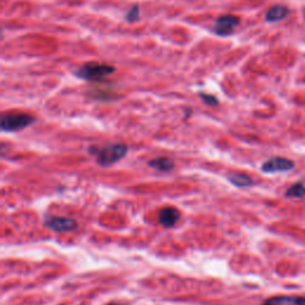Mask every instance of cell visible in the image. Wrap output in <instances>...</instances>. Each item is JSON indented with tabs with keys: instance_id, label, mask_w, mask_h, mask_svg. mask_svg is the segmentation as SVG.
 Returning a JSON list of instances; mask_svg holds the SVG:
<instances>
[{
	"instance_id": "cell-11",
	"label": "cell",
	"mask_w": 305,
	"mask_h": 305,
	"mask_svg": "<svg viewBox=\"0 0 305 305\" xmlns=\"http://www.w3.org/2000/svg\"><path fill=\"white\" fill-rule=\"evenodd\" d=\"M228 179L236 187H248L252 186L254 184L252 178L249 176H246V174L243 173H230L229 176H228Z\"/></svg>"
},
{
	"instance_id": "cell-9",
	"label": "cell",
	"mask_w": 305,
	"mask_h": 305,
	"mask_svg": "<svg viewBox=\"0 0 305 305\" xmlns=\"http://www.w3.org/2000/svg\"><path fill=\"white\" fill-rule=\"evenodd\" d=\"M148 166L156 170H160V172H168V170L173 169L174 161L169 157H155V159L149 161Z\"/></svg>"
},
{
	"instance_id": "cell-8",
	"label": "cell",
	"mask_w": 305,
	"mask_h": 305,
	"mask_svg": "<svg viewBox=\"0 0 305 305\" xmlns=\"http://www.w3.org/2000/svg\"><path fill=\"white\" fill-rule=\"evenodd\" d=\"M263 305H305V297L301 296H276L268 298Z\"/></svg>"
},
{
	"instance_id": "cell-1",
	"label": "cell",
	"mask_w": 305,
	"mask_h": 305,
	"mask_svg": "<svg viewBox=\"0 0 305 305\" xmlns=\"http://www.w3.org/2000/svg\"><path fill=\"white\" fill-rule=\"evenodd\" d=\"M90 152L97 156V162L103 167H109L116 163L117 161L122 160L128 153V147L122 143H116V145H110L103 148H97L92 147Z\"/></svg>"
},
{
	"instance_id": "cell-12",
	"label": "cell",
	"mask_w": 305,
	"mask_h": 305,
	"mask_svg": "<svg viewBox=\"0 0 305 305\" xmlns=\"http://www.w3.org/2000/svg\"><path fill=\"white\" fill-rule=\"evenodd\" d=\"M286 196L291 198H300L305 196V182H298L293 184L289 190L286 191Z\"/></svg>"
},
{
	"instance_id": "cell-4",
	"label": "cell",
	"mask_w": 305,
	"mask_h": 305,
	"mask_svg": "<svg viewBox=\"0 0 305 305\" xmlns=\"http://www.w3.org/2000/svg\"><path fill=\"white\" fill-rule=\"evenodd\" d=\"M45 224L49 229L53 231H58V233H69L76 229L78 224L74 220L67 219V217H60V216H49L46 217Z\"/></svg>"
},
{
	"instance_id": "cell-7",
	"label": "cell",
	"mask_w": 305,
	"mask_h": 305,
	"mask_svg": "<svg viewBox=\"0 0 305 305\" xmlns=\"http://www.w3.org/2000/svg\"><path fill=\"white\" fill-rule=\"evenodd\" d=\"M180 220V212L176 207H163L159 212V223L165 228H172Z\"/></svg>"
},
{
	"instance_id": "cell-10",
	"label": "cell",
	"mask_w": 305,
	"mask_h": 305,
	"mask_svg": "<svg viewBox=\"0 0 305 305\" xmlns=\"http://www.w3.org/2000/svg\"><path fill=\"white\" fill-rule=\"evenodd\" d=\"M289 15V9L283 5H276L273 8L268 10L266 13V21L267 22H279L284 19L285 17Z\"/></svg>"
},
{
	"instance_id": "cell-15",
	"label": "cell",
	"mask_w": 305,
	"mask_h": 305,
	"mask_svg": "<svg viewBox=\"0 0 305 305\" xmlns=\"http://www.w3.org/2000/svg\"><path fill=\"white\" fill-rule=\"evenodd\" d=\"M107 305H122V304H119V303H110V304H107Z\"/></svg>"
},
{
	"instance_id": "cell-5",
	"label": "cell",
	"mask_w": 305,
	"mask_h": 305,
	"mask_svg": "<svg viewBox=\"0 0 305 305\" xmlns=\"http://www.w3.org/2000/svg\"><path fill=\"white\" fill-rule=\"evenodd\" d=\"M239 24L240 19L236 16L224 15L217 18L216 23H214L213 31L219 36H229Z\"/></svg>"
},
{
	"instance_id": "cell-2",
	"label": "cell",
	"mask_w": 305,
	"mask_h": 305,
	"mask_svg": "<svg viewBox=\"0 0 305 305\" xmlns=\"http://www.w3.org/2000/svg\"><path fill=\"white\" fill-rule=\"evenodd\" d=\"M115 67L106 63L89 62L82 65L74 72L76 78L86 80V81H99L105 79L106 76L111 75L115 72Z\"/></svg>"
},
{
	"instance_id": "cell-3",
	"label": "cell",
	"mask_w": 305,
	"mask_h": 305,
	"mask_svg": "<svg viewBox=\"0 0 305 305\" xmlns=\"http://www.w3.org/2000/svg\"><path fill=\"white\" fill-rule=\"evenodd\" d=\"M35 122V118L28 113H8L4 115L0 122L3 132H17V130H22L26 126L31 125Z\"/></svg>"
},
{
	"instance_id": "cell-13",
	"label": "cell",
	"mask_w": 305,
	"mask_h": 305,
	"mask_svg": "<svg viewBox=\"0 0 305 305\" xmlns=\"http://www.w3.org/2000/svg\"><path fill=\"white\" fill-rule=\"evenodd\" d=\"M125 18H126V21H128L129 23L136 22L137 19L140 18V6L139 5L133 6V8L129 10V12L126 13Z\"/></svg>"
},
{
	"instance_id": "cell-6",
	"label": "cell",
	"mask_w": 305,
	"mask_h": 305,
	"mask_svg": "<svg viewBox=\"0 0 305 305\" xmlns=\"http://www.w3.org/2000/svg\"><path fill=\"white\" fill-rule=\"evenodd\" d=\"M293 161L285 157H272L267 160L261 166V170L265 173H278V172H287L293 168Z\"/></svg>"
},
{
	"instance_id": "cell-14",
	"label": "cell",
	"mask_w": 305,
	"mask_h": 305,
	"mask_svg": "<svg viewBox=\"0 0 305 305\" xmlns=\"http://www.w3.org/2000/svg\"><path fill=\"white\" fill-rule=\"evenodd\" d=\"M200 97H202L204 103L207 104V105L214 106L219 104V100H217L216 97H213V96H207V95H204V93H200Z\"/></svg>"
}]
</instances>
